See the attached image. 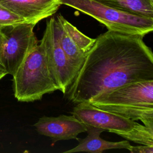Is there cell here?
Instances as JSON below:
<instances>
[{"label":"cell","mask_w":153,"mask_h":153,"mask_svg":"<svg viewBox=\"0 0 153 153\" xmlns=\"http://www.w3.org/2000/svg\"><path fill=\"white\" fill-rule=\"evenodd\" d=\"M143 37L108 30L96 38L66 94L72 103L126 84L153 79V53Z\"/></svg>","instance_id":"cell-1"},{"label":"cell","mask_w":153,"mask_h":153,"mask_svg":"<svg viewBox=\"0 0 153 153\" xmlns=\"http://www.w3.org/2000/svg\"><path fill=\"white\" fill-rule=\"evenodd\" d=\"M88 102L153 128V79L126 84Z\"/></svg>","instance_id":"cell-2"},{"label":"cell","mask_w":153,"mask_h":153,"mask_svg":"<svg viewBox=\"0 0 153 153\" xmlns=\"http://www.w3.org/2000/svg\"><path fill=\"white\" fill-rule=\"evenodd\" d=\"M15 98L19 102L41 100L45 94L58 90L49 71L42 39L13 75Z\"/></svg>","instance_id":"cell-3"},{"label":"cell","mask_w":153,"mask_h":153,"mask_svg":"<svg viewBox=\"0 0 153 153\" xmlns=\"http://www.w3.org/2000/svg\"><path fill=\"white\" fill-rule=\"evenodd\" d=\"M65 5L88 15L108 30L144 37L153 30V19L118 10L97 0H59Z\"/></svg>","instance_id":"cell-4"},{"label":"cell","mask_w":153,"mask_h":153,"mask_svg":"<svg viewBox=\"0 0 153 153\" xmlns=\"http://www.w3.org/2000/svg\"><path fill=\"white\" fill-rule=\"evenodd\" d=\"M35 25L25 22L1 28L2 60L8 74L13 76L38 44L33 32Z\"/></svg>","instance_id":"cell-5"},{"label":"cell","mask_w":153,"mask_h":153,"mask_svg":"<svg viewBox=\"0 0 153 153\" xmlns=\"http://www.w3.org/2000/svg\"><path fill=\"white\" fill-rule=\"evenodd\" d=\"M58 20L52 17L47 20L42 41L47 63L51 77L58 90L66 94L77 72L62 50L59 39Z\"/></svg>","instance_id":"cell-6"},{"label":"cell","mask_w":153,"mask_h":153,"mask_svg":"<svg viewBox=\"0 0 153 153\" xmlns=\"http://www.w3.org/2000/svg\"><path fill=\"white\" fill-rule=\"evenodd\" d=\"M76 118L87 126L112 131H128L135 121L115 113L100 109L88 102L76 103L71 112Z\"/></svg>","instance_id":"cell-7"},{"label":"cell","mask_w":153,"mask_h":153,"mask_svg":"<svg viewBox=\"0 0 153 153\" xmlns=\"http://www.w3.org/2000/svg\"><path fill=\"white\" fill-rule=\"evenodd\" d=\"M33 126L39 134L51 139L52 145L59 140H78V135L87 130V126L72 114L60 115L56 117L44 116Z\"/></svg>","instance_id":"cell-8"},{"label":"cell","mask_w":153,"mask_h":153,"mask_svg":"<svg viewBox=\"0 0 153 153\" xmlns=\"http://www.w3.org/2000/svg\"><path fill=\"white\" fill-rule=\"evenodd\" d=\"M0 4L35 25L53 16L60 6L59 0H0Z\"/></svg>","instance_id":"cell-9"},{"label":"cell","mask_w":153,"mask_h":153,"mask_svg":"<svg viewBox=\"0 0 153 153\" xmlns=\"http://www.w3.org/2000/svg\"><path fill=\"white\" fill-rule=\"evenodd\" d=\"M104 131L106 130L103 128L87 126L86 132L87 133V136L82 139H78L79 143L76 146L64 152H87L101 153L103 151L112 149H126L130 151L131 145L127 140L109 142L102 139L100 135Z\"/></svg>","instance_id":"cell-10"},{"label":"cell","mask_w":153,"mask_h":153,"mask_svg":"<svg viewBox=\"0 0 153 153\" xmlns=\"http://www.w3.org/2000/svg\"><path fill=\"white\" fill-rule=\"evenodd\" d=\"M57 19V17H56ZM58 20V33L60 46L74 69L78 73L87 56L75 43Z\"/></svg>","instance_id":"cell-11"},{"label":"cell","mask_w":153,"mask_h":153,"mask_svg":"<svg viewBox=\"0 0 153 153\" xmlns=\"http://www.w3.org/2000/svg\"><path fill=\"white\" fill-rule=\"evenodd\" d=\"M131 14L153 19V0H97Z\"/></svg>","instance_id":"cell-12"},{"label":"cell","mask_w":153,"mask_h":153,"mask_svg":"<svg viewBox=\"0 0 153 153\" xmlns=\"http://www.w3.org/2000/svg\"><path fill=\"white\" fill-rule=\"evenodd\" d=\"M111 133H114L136 143L153 146V128L136 122L128 131H112Z\"/></svg>","instance_id":"cell-13"},{"label":"cell","mask_w":153,"mask_h":153,"mask_svg":"<svg viewBox=\"0 0 153 153\" xmlns=\"http://www.w3.org/2000/svg\"><path fill=\"white\" fill-rule=\"evenodd\" d=\"M63 28L71 37L75 43L86 54L93 45L96 38H91L80 32L76 27L72 25L60 14L56 16Z\"/></svg>","instance_id":"cell-14"},{"label":"cell","mask_w":153,"mask_h":153,"mask_svg":"<svg viewBox=\"0 0 153 153\" xmlns=\"http://www.w3.org/2000/svg\"><path fill=\"white\" fill-rule=\"evenodd\" d=\"M25 22H26L23 19L0 4V30L5 26Z\"/></svg>","instance_id":"cell-15"},{"label":"cell","mask_w":153,"mask_h":153,"mask_svg":"<svg viewBox=\"0 0 153 153\" xmlns=\"http://www.w3.org/2000/svg\"><path fill=\"white\" fill-rule=\"evenodd\" d=\"M129 151L131 153H153V146H131Z\"/></svg>","instance_id":"cell-16"},{"label":"cell","mask_w":153,"mask_h":153,"mask_svg":"<svg viewBox=\"0 0 153 153\" xmlns=\"http://www.w3.org/2000/svg\"><path fill=\"white\" fill-rule=\"evenodd\" d=\"M7 74H8L2 60V36L0 33V79Z\"/></svg>","instance_id":"cell-17"}]
</instances>
